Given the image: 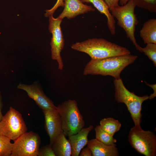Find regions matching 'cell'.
<instances>
[{"instance_id": "obj_2", "label": "cell", "mask_w": 156, "mask_h": 156, "mask_svg": "<svg viewBox=\"0 0 156 156\" xmlns=\"http://www.w3.org/2000/svg\"><path fill=\"white\" fill-rule=\"evenodd\" d=\"M71 48L98 60L131 54L126 48L102 38H92L73 44Z\"/></svg>"}, {"instance_id": "obj_18", "label": "cell", "mask_w": 156, "mask_h": 156, "mask_svg": "<svg viewBox=\"0 0 156 156\" xmlns=\"http://www.w3.org/2000/svg\"><path fill=\"white\" fill-rule=\"evenodd\" d=\"M99 125L103 130L113 136L120 130L121 126L118 120L111 117L102 119L100 121Z\"/></svg>"}, {"instance_id": "obj_11", "label": "cell", "mask_w": 156, "mask_h": 156, "mask_svg": "<svg viewBox=\"0 0 156 156\" xmlns=\"http://www.w3.org/2000/svg\"><path fill=\"white\" fill-rule=\"evenodd\" d=\"M44 117L45 129L51 145L57 137L63 132L60 116L57 112L52 110H42Z\"/></svg>"}, {"instance_id": "obj_5", "label": "cell", "mask_w": 156, "mask_h": 156, "mask_svg": "<svg viewBox=\"0 0 156 156\" xmlns=\"http://www.w3.org/2000/svg\"><path fill=\"white\" fill-rule=\"evenodd\" d=\"M136 5L133 0H129L126 4L114 7L109 10L113 15L117 21V24L125 32L129 38L136 49L142 52L141 47L137 43L135 35V27L139 21L135 13Z\"/></svg>"}, {"instance_id": "obj_9", "label": "cell", "mask_w": 156, "mask_h": 156, "mask_svg": "<svg viewBox=\"0 0 156 156\" xmlns=\"http://www.w3.org/2000/svg\"><path fill=\"white\" fill-rule=\"evenodd\" d=\"M49 17V29L52 34L50 44L51 57L53 60L57 61L58 69L62 70L64 64L60 53L64 46V40L60 26L63 19L59 17L55 18L53 15Z\"/></svg>"}, {"instance_id": "obj_20", "label": "cell", "mask_w": 156, "mask_h": 156, "mask_svg": "<svg viewBox=\"0 0 156 156\" xmlns=\"http://www.w3.org/2000/svg\"><path fill=\"white\" fill-rule=\"evenodd\" d=\"M7 137L0 135V156H11L13 143Z\"/></svg>"}, {"instance_id": "obj_10", "label": "cell", "mask_w": 156, "mask_h": 156, "mask_svg": "<svg viewBox=\"0 0 156 156\" xmlns=\"http://www.w3.org/2000/svg\"><path fill=\"white\" fill-rule=\"evenodd\" d=\"M17 88L25 90L28 96L35 101L42 110H49L57 111V106L44 94L38 83H34L30 85L20 83Z\"/></svg>"}, {"instance_id": "obj_17", "label": "cell", "mask_w": 156, "mask_h": 156, "mask_svg": "<svg viewBox=\"0 0 156 156\" xmlns=\"http://www.w3.org/2000/svg\"><path fill=\"white\" fill-rule=\"evenodd\" d=\"M63 132L56 138L51 145L56 156H70L72 154L70 144Z\"/></svg>"}, {"instance_id": "obj_4", "label": "cell", "mask_w": 156, "mask_h": 156, "mask_svg": "<svg viewBox=\"0 0 156 156\" xmlns=\"http://www.w3.org/2000/svg\"><path fill=\"white\" fill-rule=\"evenodd\" d=\"M61 118L63 132L66 136L76 134L84 128L85 122L76 101L68 99L57 106Z\"/></svg>"}, {"instance_id": "obj_23", "label": "cell", "mask_w": 156, "mask_h": 156, "mask_svg": "<svg viewBox=\"0 0 156 156\" xmlns=\"http://www.w3.org/2000/svg\"><path fill=\"white\" fill-rule=\"evenodd\" d=\"M38 156H56V155L51 145L49 144L39 148Z\"/></svg>"}, {"instance_id": "obj_19", "label": "cell", "mask_w": 156, "mask_h": 156, "mask_svg": "<svg viewBox=\"0 0 156 156\" xmlns=\"http://www.w3.org/2000/svg\"><path fill=\"white\" fill-rule=\"evenodd\" d=\"M94 129L96 133L95 139L98 141L109 145H112L116 143V139L103 130L99 125L96 126Z\"/></svg>"}, {"instance_id": "obj_3", "label": "cell", "mask_w": 156, "mask_h": 156, "mask_svg": "<svg viewBox=\"0 0 156 156\" xmlns=\"http://www.w3.org/2000/svg\"><path fill=\"white\" fill-rule=\"evenodd\" d=\"M114 98L118 103H124L129 112L136 128L142 129L140 126L142 114L141 111L143 102L148 99L149 96H139L128 90L124 86L122 79H114Z\"/></svg>"}, {"instance_id": "obj_6", "label": "cell", "mask_w": 156, "mask_h": 156, "mask_svg": "<svg viewBox=\"0 0 156 156\" xmlns=\"http://www.w3.org/2000/svg\"><path fill=\"white\" fill-rule=\"evenodd\" d=\"M128 138L131 146L139 153L146 156L156 155V136L153 132L133 127L129 131Z\"/></svg>"}, {"instance_id": "obj_13", "label": "cell", "mask_w": 156, "mask_h": 156, "mask_svg": "<svg viewBox=\"0 0 156 156\" xmlns=\"http://www.w3.org/2000/svg\"><path fill=\"white\" fill-rule=\"evenodd\" d=\"M93 129V126L91 125L83 128L77 133L68 137V140L72 149L71 156H79L81 150L87 145L88 134Z\"/></svg>"}, {"instance_id": "obj_29", "label": "cell", "mask_w": 156, "mask_h": 156, "mask_svg": "<svg viewBox=\"0 0 156 156\" xmlns=\"http://www.w3.org/2000/svg\"><path fill=\"white\" fill-rule=\"evenodd\" d=\"M129 0H120V3L121 5H123L127 3Z\"/></svg>"}, {"instance_id": "obj_28", "label": "cell", "mask_w": 156, "mask_h": 156, "mask_svg": "<svg viewBox=\"0 0 156 156\" xmlns=\"http://www.w3.org/2000/svg\"><path fill=\"white\" fill-rule=\"evenodd\" d=\"M3 107V103L2 101V97L0 92V121L2 119L3 115L2 112V109Z\"/></svg>"}, {"instance_id": "obj_8", "label": "cell", "mask_w": 156, "mask_h": 156, "mask_svg": "<svg viewBox=\"0 0 156 156\" xmlns=\"http://www.w3.org/2000/svg\"><path fill=\"white\" fill-rule=\"evenodd\" d=\"M40 143L38 134L26 132L14 141L11 156H38Z\"/></svg>"}, {"instance_id": "obj_14", "label": "cell", "mask_w": 156, "mask_h": 156, "mask_svg": "<svg viewBox=\"0 0 156 156\" xmlns=\"http://www.w3.org/2000/svg\"><path fill=\"white\" fill-rule=\"evenodd\" d=\"M92 156H118L119 155L116 144H105L95 139L88 140L87 144Z\"/></svg>"}, {"instance_id": "obj_26", "label": "cell", "mask_w": 156, "mask_h": 156, "mask_svg": "<svg viewBox=\"0 0 156 156\" xmlns=\"http://www.w3.org/2000/svg\"><path fill=\"white\" fill-rule=\"evenodd\" d=\"M79 156H92V153L90 149L87 147L83 148L81 151Z\"/></svg>"}, {"instance_id": "obj_12", "label": "cell", "mask_w": 156, "mask_h": 156, "mask_svg": "<svg viewBox=\"0 0 156 156\" xmlns=\"http://www.w3.org/2000/svg\"><path fill=\"white\" fill-rule=\"evenodd\" d=\"M64 8L58 16L70 19L80 14L95 11L91 5L84 4L80 0H64Z\"/></svg>"}, {"instance_id": "obj_16", "label": "cell", "mask_w": 156, "mask_h": 156, "mask_svg": "<svg viewBox=\"0 0 156 156\" xmlns=\"http://www.w3.org/2000/svg\"><path fill=\"white\" fill-rule=\"evenodd\" d=\"M140 36L144 44H156V19H149L144 23L140 31Z\"/></svg>"}, {"instance_id": "obj_24", "label": "cell", "mask_w": 156, "mask_h": 156, "mask_svg": "<svg viewBox=\"0 0 156 156\" xmlns=\"http://www.w3.org/2000/svg\"><path fill=\"white\" fill-rule=\"evenodd\" d=\"M60 7H64V0H57L55 4L52 8L45 10L46 12L44 14L45 16L47 17L51 15H53L55 10Z\"/></svg>"}, {"instance_id": "obj_15", "label": "cell", "mask_w": 156, "mask_h": 156, "mask_svg": "<svg viewBox=\"0 0 156 156\" xmlns=\"http://www.w3.org/2000/svg\"><path fill=\"white\" fill-rule=\"evenodd\" d=\"M82 2L91 3L100 12L104 14L107 19V25L110 33L116 34L115 21L104 0H80Z\"/></svg>"}, {"instance_id": "obj_21", "label": "cell", "mask_w": 156, "mask_h": 156, "mask_svg": "<svg viewBox=\"0 0 156 156\" xmlns=\"http://www.w3.org/2000/svg\"><path fill=\"white\" fill-rule=\"evenodd\" d=\"M136 6L146 10L151 13L156 12V0H133Z\"/></svg>"}, {"instance_id": "obj_7", "label": "cell", "mask_w": 156, "mask_h": 156, "mask_svg": "<svg viewBox=\"0 0 156 156\" xmlns=\"http://www.w3.org/2000/svg\"><path fill=\"white\" fill-rule=\"evenodd\" d=\"M21 114L12 107L0 121V135L14 141L27 131Z\"/></svg>"}, {"instance_id": "obj_25", "label": "cell", "mask_w": 156, "mask_h": 156, "mask_svg": "<svg viewBox=\"0 0 156 156\" xmlns=\"http://www.w3.org/2000/svg\"><path fill=\"white\" fill-rule=\"evenodd\" d=\"M107 5L109 10L111 8L118 5L120 0H104Z\"/></svg>"}, {"instance_id": "obj_27", "label": "cell", "mask_w": 156, "mask_h": 156, "mask_svg": "<svg viewBox=\"0 0 156 156\" xmlns=\"http://www.w3.org/2000/svg\"><path fill=\"white\" fill-rule=\"evenodd\" d=\"M146 84L151 87L153 90V92L151 94L150 96H149L148 99L151 100L153 99L156 96V84H150L148 83L145 81Z\"/></svg>"}, {"instance_id": "obj_22", "label": "cell", "mask_w": 156, "mask_h": 156, "mask_svg": "<svg viewBox=\"0 0 156 156\" xmlns=\"http://www.w3.org/2000/svg\"><path fill=\"white\" fill-rule=\"evenodd\" d=\"M142 52H144L156 66V44L150 43L146 44L144 48H141Z\"/></svg>"}, {"instance_id": "obj_1", "label": "cell", "mask_w": 156, "mask_h": 156, "mask_svg": "<svg viewBox=\"0 0 156 156\" xmlns=\"http://www.w3.org/2000/svg\"><path fill=\"white\" fill-rule=\"evenodd\" d=\"M138 57L130 54L101 59H91L85 66L83 74L108 75L118 79L120 78L121 72L133 63Z\"/></svg>"}]
</instances>
